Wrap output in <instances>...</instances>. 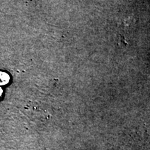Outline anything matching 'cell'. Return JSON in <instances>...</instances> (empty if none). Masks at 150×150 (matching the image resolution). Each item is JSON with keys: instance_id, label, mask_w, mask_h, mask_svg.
Returning <instances> with one entry per match:
<instances>
[{"instance_id": "obj_1", "label": "cell", "mask_w": 150, "mask_h": 150, "mask_svg": "<svg viewBox=\"0 0 150 150\" xmlns=\"http://www.w3.org/2000/svg\"><path fill=\"white\" fill-rule=\"evenodd\" d=\"M10 77H9L8 74L6 73L0 72V85H6L9 82Z\"/></svg>"}, {"instance_id": "obj_2", "label": "cell", "mask_w": 150, "mask_h": 150, "mask_svg": "<svg viewBox=\"0 0 150 150\" xmlns=\"http://www.w3.org/2000/svg\"><path fill=\"white\" fill-rule=\"evenodd\" d=\"M1 95H2V90L0 88V97H1Z\"/></svg>"}]
</instances>
